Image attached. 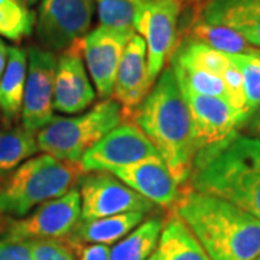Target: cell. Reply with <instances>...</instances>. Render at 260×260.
Segmentation results:
<instances>
[{
  "label": "cell",
  "mask_w": 260,
  "mask_h": 260,
  "mask_svg": "<svg viewBox=\"0 0 260 260\" xmlns=\"http://www.w3.org/2000/svg\"><path fill=\"white\" fill-rule=\"evenodd\" d=\"M194 18L233 29L249 45L260 48V0H203Z\"/></svg>",
  "instance_id": "e0dca14e"
},
{
  "label": "cell",
  "mask_w": 260,
  "mask_h": 260,
  "mask_svg": "<svg viewBox=\"0 0 260 260\" xmlns=\"http://www.w3.org/2000/svg\"><path fill=\"white\" fill-rule=\"evenodd\" d=\"M32 260H75V249L67 239L30 240Z\"/></svg>",
  "instance_id": "f1b7e54d"
},
{
  "label": "cell",
  "mask_w": 260,
  "mask_h": 260,
  "mask_svg": "<svg viewBox=\"0 0 260 260\" xmlns=\"http://www.w3.org/2000/svg\"><path fill=\"white\" fill-rule=\"evenodd\" d=\"M164 220L150 217L116 243L110 250V260H148L158 244Z\"/></svg>",
  "instance_id": "44dd1931"
},
{
  "label": "cell",
  "mask_w": 260,
  "mask_h": 260,
  "mask_svg": "<svg viewBox=\"0 0 260 260\" xmlns=\"http://www.w3.org/2000/svg\"><path fill=\"white\" fill-rule=\"evenodd\" d=\"M81 220V195L75 186L67 194L39 205L32 214L20 220H10L5 227V239L38 240L67 239Z\"/></svg>",
  "instance_id": "9c48e42d"
},
{
  "label": "cell",
  "mask_w": 260,
  "mask_h": 260,
  "mask_svg": "<svg viewBox=\"0 0 260 260\" xmlns=\"http://www.w3.org/2000/svg\"><path fill=\"white\" fill-rule=\"evenodd\" d=\"M123 121L121 106L116 100H103L91 110L75 117L54 119L35 133L39 150L51 156L80 162L83 155Z\"/></svg>",
  "instance_id": "5b68a950"
},
{
  "label": "cell",
  "mask_w": 260,
  "mask_h": 260,
  "mask_svg": "<svg viewBox=\"0 0 260 260\" xmlns=\"http://www.w3.org/2000/svg\"><path fill=\"white\" fill-rule=\"evenodd\" d=\"M229 59L242 74L246 104L250 117L251 113L260 104V51L251 48L247 52L229 55Z\"/></svg>",
  "instance_id": "4316f807"
},
{
  "label": "cell",
  "mask_w": 260,
  "mask_h": 260,
  "mask_svg": "<svg viewBox=\"0 0 260 260\" xmlns=\"http://www.w3.org/2000/svg\"><path fill=\"white\" fill-rule=\"evenodd\" d=\"M221 78H223V83L225 85V91H227V103L232 106L236 112L240 113L243 116V119L247 123L249 110H247V104H246L244 85H243V78L240 71L234 65L230 64V67L223 73Z\"/></svg>",
  "instance_id": "f546056e"
},
{
  "label": "cell",
  "mask_w": 260,
  "mask_h": 260,
  "mask_svg": "<svg viewBox=\"0 0 260 260\" xmlns=\"http://www.w3.org/2000/svg\"><path fill=\"white\" fill-rule=\"evenodd\" d=\"M191 188L240 207L260 220V139L234 136L197 158Z\"/></svg>",
  "instance_id": "3957f363"
},
{
  "label": "cell",
  "mask_w": 260,
  "mask_h": 260,
  "mask_svg": "<svg viewBox=\"0 0 260 260\" xmlns=\"http://www.w3.org/2000/svg\"><path fill=\"white\" fill-rule=\"evenodd\" d=\"M112 174L155 205L172 208L179 198V184L159 155L114 169Z\"/></svg>",
  "instance_id": "2e32d148"
},
{
  "label": "cell",
  "mask_w": 260,
  "mask_h": 260,
  "mask_svg": "<svg viewBox=\"0 0 260 260\" xmlns=\"http://www.w3.org/2000/svg\"><path fill=\"white\" fill-rule=\"evenodd\" d=\"M171 59L177 61L179 64L191 65L198 70H204L218 77H221L224 71L232 64L227 54H223L191 38H185L178 44Z\"/></svg>",
  "instance_id": "cb8c5ba5"
},
{
  "label": "cell",
  "mask_w": 260,
  "mask_h": 260,
  "mask_svg": "<svg viewBox=\"0 0 260 260\" xmlns=\"http://www.w3.org/2000/svg\"><path fill=\"white\" fill-rule=\"evenodd\" d=\"M39 148L35 133L22 127L0 132V178L16 169L37 153Z\"/></svg>",
  "instance_id": "603a6c76"
},
{
  "label": "cell",
  "mask_w": 260,
  "mask_h": 260,
  "mask_svg": "<svg viewBox=\"0 0 260 260\" xmlns=\"http://www.w3.org/2000/svg\"><path fill=\"white\" fill-rule=\"evenodd\" d=\"M83 39L62 51L56 62L54 110L64 114L84 112L95 100V90L84 67Z\"/></svg>",
  "instance_id": "5bb4252c"
},
{
  "label": "cell",
  "mask_w": 260,
  "mask_h": 260,
  "mask_svg": "<svg viewBox=\"0 0 260 260\" xmlns=\"http://www.w3.org/2000/svg\"><path fill=\"white\" fill-rule=\"evenodd\" d=\"M152 140L179 186L189 179L197 158L194 121L171 67L132 116Z\"/></svg>",
  "instance_id": "7a4b0ae2"
},
{
  "label": "cell",
  "mask_w": 260,
  "mask_h": 260,
  "mask_svg": "<svg viewBox=\"0 0 260 260\" xmlns=\"http://www.w3.org/2000/svg\"><path fill=\"white\" fill-rule=\"evenodd\" d=\"M84 178L80 162L48 153L29 158L0 178V214L25 217L35 207L67 194Z\"/></svg>",
  "instance_id": "277c9868"
},
{
  "label": "cell",
  "mask_w": 260,
  "mask_h": 260,
  "mask_svg": "<svg viewBox=\"0 0 260 260\" xmlns=\"http://www.w3.org/2000/svg\"><path fill=\"white\" fill-rule=\"evenodd\" d=\"M35 23V12L20 0H0V37L20 42L30 37Z\"/></svg>",
  "instance_id": "d4e9b609"
},
{
  "label": "cell",
  "mask_w": 260,
  "mask_h": 260,
  "mask_svg": "<svg viewBox=\"0 0 260 260\" xmlns=\"http://www.w3.org/2000/svg\"><path fill=\"white\" fill-rule=\"evenodd\" d=\"M148 260H211L177 214L164 220L158 244Z\"/></svg>",
  "instance_id": "d6986e66"
},
{
  "label": "cell",
  "mask_w": 260,
  "mask_h": 260,
  "mask_svg": "<svg viewBox=\"0 0 260 260\" xmlns=\"http://www.w3.org/2000/svg\"><path fill=\"white\" fill-rule=\"evenodd\" d=\"M181 93L194 121L197 158L205 156L230 142L237 136V129L246 124L242 114L223 99L195 94L185 88H181Z\"/></svg>",
  "instance_id": "30bf717a"
},
{
  "label": "cell",
  "mask_w": 260,
  "mask_h": 260,
  "mask_svg": "<svg viewBox=\"0 0 260 260\" xmlns=\"http://www.w3.org/2000/svg\"><path fill=\"white\" fill-rule=\"evenodd\" d=\"M153 85L148 74L146 42L135 34L123 51L112 93L113 100L121 106L123 120H132V116L148 97Z\"/></svg>",
  "instance_id": "9a60e30c"
},
{
  "label": "cell",
  "mask_w": 260,
  "mask_h": 260,
  "mask_svg": "<svg viewBox=\"0 0 260 260\" xmlns=\"http://www.w3.org/2000/svg\"><path fill=\"white\" fill-rule=\"evenodd\" d=\"M256 260H260V256H259V257H257V259H256Z\"/></svg>",
  "instance_id": "74e56055"
},
{
  "label": "cell",
  "mask_w": 260,
  "mask_h": 260,
  "mask_svg": "<svg viewBox=\"0 0 260 260\" xmlns=\"http://www.w3.org/2000/svg\"><path fill=\"white\" fill-rule=\"evenodd\" d=\"M80 260H110V249L106 244H84L78 249Z\"/></svg>",
  "instance_id": "1f68e13d"
},
{
  "label": "cell",
  "mask_w": 260,
  "mask_h": 260,
  "mask_svg": "<svg viewBox=\"0 0 260 260\" xmlns=\"http://www.w3.org/2000/svg\"><path fill=\"white\" fill-rule=\"evenodd\" d=\"M28 54L19 47L9 48L8 64L0 78V110L6 119L16 120L22 113L25 93Z\"/></svg>",
  "instance_id": "ffe728a7"
},
{
  "label": "cell",
  "mask_w": 260,
  "mask_h": 260,
  "mask_svg": "<svg viewBox=\"0 0 260 260\" xmlns=\"http://www.w3.org/2000/svg\"><path fill=\"white\" fill-rule=\"evenodd\" d=\"M81 220H95L123 213L148 214L155 204L123 184L110 172H93L81 179Z\"/></svg>",
  "instance_id": "8fae6325"
},
{
  "label": "cell",
  "mask_w": 260,
  "mask_h": 260,
  "mask_svg": "<svg viewBox=\"0 0 260 260\" xmlns=\"http://www.w3.org/2000/svg\"><path fill=\"white\" fill-rule=\"evenodd\" d=\"M211 260H256L260 220L240 207L186 186L172 207Z\"/></svg>",
  "instance_id": "6da1fadb"
},
{
  "label": "cell",
  "mask_w": 260,
  "mask_h": 260,
  "mask_svg": "<svg viewBox=\"0 0 260 260\" xmlns=\"http://www.w3.org/2000/svg\"><path fill=\"white\" fill-rule=\"evenodd\" d=\"M247 127L250 130L251 133L254 135V136H257L260 139V104L259 107L254 110V112L251 113L250 117L247 119Z\"/></svg>",
  "instance_id": "d6a6232c"
},
{
  "label": "cell",
  "mask_w": 260,
  "mask_h": 260,
  "mask_svg": "<svg viewBox=\"0 0 260 260\" xmlns=\"http://www.w3.org/2000/svg\"><path fill=\"white\" fill-rule=\"evenodd\" d=\"M171 68L181 88H185L201 95L218 97L227 102V91L221 77L211 74L204 70L194 68L191 65L179 64L174 59H171Z\"/></svg>",
  "instance_id": "484cf974"
},
{
  "label": "cell",
  "mask_w": 260,
  "mask_h": 260,
  "mask_svg": "<svg viewBox=\"0 0 260 260\" xmlns=\"http://www.w3.org/2000/svg\"><path fill=\"white\" fill-rule=\"evenodd\" d=\"M0 260H32L30 246L23 240H0Z\"/></svg>",
  "instance_id": "4dcf8cb0"
},
{
  "label": "cell",
  "mask_w": 260,
  "mask_h": 260,
  "mask_svg": "<svg viewBox=\"0 0 260 260\" xmlns=\"http://www.w3.org/2000/svg\"><path fill=\"white\" fill-rule=\"evenodd\" d=\"M182 8V0L140 2L135 30L145 38L149 80L153 84L179 44L178 22Z\"/></svg>",
  "instance_id": "8992f818"
},
{
  "label": "cell",
  "mask_w": 260,
  "mask_h": 260,
  "mask_svg": "<svg viewBox=\"0 0 260 260\" xmlns=\"http://www.w3.org/2000/svg\"><path fill=\"white\" fill-rule=\"evenodd\" d=\"M20 2H22V3H23V5H25L26 8H29V6H32V5H35V3H37L38 0H20Z\"/></svg>",
  "instance_id": "e575fe53"
},
{
  "label": "cell",
  "mask_w": 260,
  "mask_h": 260,
  "mask_svg": "<svg viewBox=\"0 0 260 260\" xmlns=\"http://www.w3.org/2000/svg\"><path fill=\"white\" fill-rule=\"evenodd\" d=\"M93 0H42L37 26L38 42L47 51H65L81 41L91 25Z\"/></svg>",
  "instance_id": "52a82bcc"
},
{
  "label": "cell",
  "mask_w": 260,
  "mask_h": 260,
  "mask_svg": "<svg viewBox=\"0 0 260 260\" xmlns=\"http://www.w3.org/2000/svg\"><path fill=\"white\" fill-rule=\"evenodd\" d=\"M100 26L135 32V19L140 0H95Z\"/></svg>",
  "instance_id": "83f0119b"
},
{
  "label": "cell",
  "mask_w": 260,
  "mask_h": 260,
  "mask_svg": "<svg viewBox=\"0 0 260 260\" xmlns=\"http://www.w3.org/2000/svg\"><path fill=\"white\" fill-rule=\"evenodd\" d=\"M185 38L200 41L227 55L243 54L251 49L250 45L246 42V39L242 35H239L236 30L220 25H211L197 18L191 19L186 29Z\"/></svg>",
  "instance_id": "7402d4cb"
},
{
  "label": "cell",
  "mask_w": 260,
  "mask_h": 260,
  "mask_svg": "<svg viewBox=\"0 0 260 260\" xmlns=\"http://www.w3.org/2000/svg\"><path fill=\"white\" fill-rule=\"evenodd\" d=\"M184 3H200V2H203V0H182Z\"/></svg>",
  "instance_id": "d590c367"
},
{
  "label": "cell",
  "mask_w": 260,
  "mask_h": 260,
  "mask_svg": "<svg viewBox=\"0 0 260 260\" xmlns=\"http://www.w3.org/2000/svg\"><path fill=\"white\" fill-rule=\"evenodd\" d=\"M29 59L22 103V126L37 133L54 119V87L58 58L38 47L26 51Z\"/></svg>",
  "instance_id": "7c38bea8"
},
{
  "label": "cell",
  "mask_w": 260,
  "mask_h": 260,
  "mask_svg": "<svg viewBox=\"0 0 260 260\" xmlns=\"http://www.w3.org/2000/svg\"><path fill=\"white\" fill-rule=\"evenodd\" d=\"M135 32H123L99 26L83 39V56L90 80L99 97L109 99L113 93L123 51Z\"/></svg>",
  "instance_id": "4fadbf2b"
},
{
  "label": "cell",
  "mask_w": 260,
  "mask_h": 260,
  "mask_svg": "<svg viewBox=\"0 0 260 260\" xmlns=\"http://www.w3.org/2000/svg\"><path fill=\"white\" fill-rule=\"evenodd\" d=\"M158 155L148 135L133 120H124L88 149L80 160V165L84 172L112 174L114 169Z\"/></svg>",
  "instance_id": "ba28073f"
},
{
  "label": "cell",
  "mask_w": 260,
  "mask_h": 260,
  "mask_svg": "<svg viewBox=\"0 0 260 260\" xmlns=\"http://www.w3.org/2000/svg\"><path fill=\"white\" fill-rule=\"evenodd\" d=\"M8 56H9V48L6 47V44L0 39V78L5 73V68L8 64Z\"/></svg>",
  "instance_id": "836d02e7"
},
{
  "label": "cell",
  "mask_w": 260,
  "mask_h": 260,
  "mask_svg": "<svg viewBox=\"0 0 260 260\" xmlns=\"http://www.w3.org/2000/svg\"><path fill=\"white\" fill-rule=\"evenodd\" d=\"M140 2H156V0H140Z\"/></svg>",
  "instance_id": "8d00e7d4"
},
{
  "label": "cell",
  "mask_w": 260,
  "mask_h": 260,
  "mask_svg": "<svg viewBox=\"0 0 260 260\" xmlns=\"http://www.w3.org/2000/svg\"><path fill=\"white\" fill-rule=\"evenodd\" d=\"M146 214L139 211L123 213L95 220H80L67 240L78 250L84 244H113L135 230Z\"/></svg>",
  "instance_id": "ac0fdd59"
}]
</instances>
